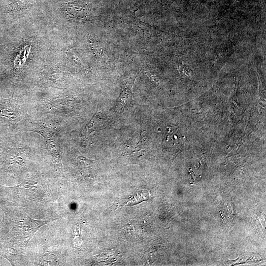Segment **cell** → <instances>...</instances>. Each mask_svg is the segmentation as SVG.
I'll list each match as a JSON object with an SVG mask.
<instances>
[{"instance_id":"6da1fadb","label":"cell","mask_w":266,"mask_h":266,"mask_svg":"<svg viewBox=\"0 0 266 266\" xmlns=\"http://www.w3.org/2000/svg\"><path fill=\"white\" fill-rule=\"evenodd\" d=\"M138 74L139 73L133 74L122 79L121 82L122 91L116 105V112H122L132 102L133 96L132 88Z\"/></svg>"},{"instance_id":"7a4b0ae2","label":"cell","mask_w":266,"mask_h":266,"mask_svg":"<svg viewBox=\"0 0 266 266\" xmlns=\"http://www.w3.org/2000/svg\"><path fill=\"white\" fill-rule=\"evenodd\" d=\"M36 130L44 138L48 151L52 156L55 164L58 167L62 166L60 150L55 133L46 127L40 126Z\"/></svg>"},{"instance_id":"3957f363","label":"cell","mask_w":266,"mask_h":266,"mask_svg":"<svg viewBox=\"0 0 266 266\" xmlns=\"http://www.w3.org/2000/svg\"><path fill=\"white\" fill-rule=\"evenodd\" d=\"M58 218L50 219L47 220H38L32 219L27 216L19 220L18 227L23 238L29 241L34 234L43 225L48 223L52 220L58 219Z\"/></svg>"},{"instance_id":"277c9868","label":"cell","mask_w":266,"mask_h":266,"mask_svg":"<svg viewBox=\"0 0 266 266\" xmlns=\"http://www.w3.org/2000/svg\"><path fill=\"white\" fill-rule=\"evenodd\" d=\"M30 0H10V8L12 11L21 9L26 6Z\"/></svg>"},{"instance_id":"5b68a950","label":"cell","mask_w":266,"mask_h":266,"mask_svg":"<svg viewBox=\"0 0 266 266\" xmlns=\"http://www.w3.org/2000/svg\"><path fill=\"white\" fill-rule=\"evenodd\" d=\"M78 161L85 166H89L93 162V160H91L82 156H79L77 158Z\"/></svg>"}]
</instances>
